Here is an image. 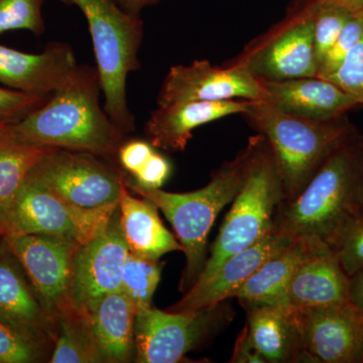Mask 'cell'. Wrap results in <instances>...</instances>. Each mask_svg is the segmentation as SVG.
Wrapping results in <instances>:
<instances>
[{
  "label": "cell",
  "instance_id": "8fae6325",
  "mask_svg": "<svg viewBox=\"0 0 363 363\" xmlns=\"http://www.w3.org/2000/svg\"><path fill=\"white\" fill-rule=\"evenodd\" d=\"M11 255L20 262L45 311L57 321L58 312L71 302L73 262L81 245L40 234L4 236Z\"/></svg>",
  "mask_w": 363,
  "mask_h": 363
},
{
  "label": "cell",
  "instance_id": "7bdbcfd3",
  "mask_svg": "<svg viewBox=\"0 0 363 363\" xmlns=\"http://www.w3.org/2000/svg\"><path fill=\"white\" fill-rule=\"evenodd\" d=\"M4 235V233H2L1 227H0V238Z\"/></svg>",
  "mask_w": 363,
  "mask_h": 363
},
{
  "label": "cell",
  "instance_id": "d4e9b609",
  "mask_svg": "<svg viewBox=\"0 0 363 363\" xmlns=\"http://www.w3.org/2000/svg\"><path fill=\"white\" fill-rule=\"evenodd\" d=\"M57 323L58 332L50 362H104L91 327L89 313L69 302L60 309Z\"/></svg>",
  "mask_w": 363,
  "mask_h": 363
},
{
  "label": "cell",
  "instance_id": "9a60e30c",
  "mask_svg": "<svg viewBox=\"0 0 363 363\" xmlns=\"http://www.w3.org/2000/svg\"><path fill=\"white\" fill-rule=\"evenodd\" d=\"M70 45L54 42L40 54L0 45V83L38 96H51L78 68Z\"/></svg>",
  "mask_w": 363,
  "mask_h": 363
},
{
  "label": "cell",
  "instance_id": "4fadbf2b",
  "mask_svg": "<svg viewBox=\"0 0 363 363\" xmlns=\"http://www.w3.org/2000/svg\"><path fill=\"white\" fill-rule=\"evenodd\" d=\"M259 79L242 67L226 63L214 66L208 60H196L190 65L171 67L161 90L157 105L187 101L260 100Z\"/></svg>",
  "mask_w": 363,
  "mask_h": 363
},
{
  "label": "cell",
  "instance_id": "3957f363",
  "mask_svg": "<svg viewBox=\"0 0 363 363\" xmlns=\"http://www.w3.org/2000/svg\"><path fill=\"white\" fill-rule=\"evenodd\" d=\"M247 160L248 149L245 147L233 160L216 169L205 187L193 192H166L124 180L126 187L154 203L171 222L186 257L180 283L182 293L192 288L204 269L208 234L221 210L238 195L245 180Z\"/></svg>",
  "mask_w": 363,
  "mask_h": 363
},
{
  "label": "cell",
  "instance_id": "5b68a950",
  "mask_svg": "<svg viewBox=\"0 0 363 363\" xmlns=\"http://www.w3.org/2000/svg\"><path fill=\"white\" fill-rule=\"evenodd\" d=\"M247 147L245 180L195 284L206 281L231 255L252 247L274 230V214L285 200L278 164L264 135L250 136Z\"/></svg>",
  "mask_w": 363,
  "mask_h": 363
},
{
  "label": "cell",
  "instance_id": "603a6c76",
  "mask_svg": "<svg viewBox=\"0 0 363 363\" xmlns=\"http://www.w3.org/2000/svg\"><path fill=\"white\" fill-rule=\"evenodd\" d=\"M118 209L124 240L133 255L159 259L166 253L183 252L179 240L162 224L156 205L145 198L138 199L131 196L125 182Z\"/></svg>",
  "mask_w": 363,
  "mask_h": 363
},
{
  "label": "cell",
  "instance_id": "9c48e42d",
  "mask_svg": "<svg viewBox=\"0 0 363 363\" xmlns=\"http://www.w3.org/2000/svg\"><path fill=\"white\" fill-rule=\"evenodd\" d=\"M233 316L224 301L192 312H164L154 307L136 312L135 362H180L189 351L230 323Z\"/></svg>",
  "mask_w": 363,
  "mask_h": 363
},
{
  "label": "cell",
  "instance_id": "d6986e66",
  "mask_svg": "<svg viewBox=\"0 0 363 363\" xmlns=\"http://www.w3.org/2000/svg\"><path fill=\"white\" fill-rule=\"evenodd\" d=\"M262 98L279 111L311 118H334L362 107L330 80L319 77L262 80Z\"/></svg>",
  "mask_w": 363,
  "mask_h": 363
},
{
  "label": "cell",
  "instance_id": "f1b7e54d",
  "mask_svg": "<svg viewBox=\"0 0 363 363\" xmlns=\"http://www.w3.org/2000/svg\"><path fill=\"white\" fill-rule=\"evenodd\" d=\"M45 0H0V35L26 30L33 35L45 32L43 6Z\"/></svg>",
  "mask_w": 363,
  "mask_h": 363
},
{
  "label": "cell",
  "instance_id": "ac0fdd59",
  "mask_svg": "<svg viewBox=\"0 0 363 363\" xmlns=\"http://www.w3.org/2000/svg\"><path fill=\"white\" fill-rule=\"evenodd\" d=\"M253 100L187 101L157 105L145 124L147 140L157 149L183 152L199 126L247 111Z\"/></svg>",
  "mask_w": 363,
  "mask_h": 363
},
{
  "label": "cell",
  "instance_id": "4dcf8cb0",
  "mask_svg": "<svg viewBox=\"0 0 363 363\" xmlns=\"http://www.w3.org/2000/svg\"><path fill=\"white\" fill-rule=\"evenodd\" d=\"M363 35V7L351 13L334 45L322 60L317 77L327 79L337 71L346 55Z\"/></svg>",
  "mask_w": 363,
  "mask_h": 363
},
{
  "label": "cell",
  "instance_id": "8992f818",
  "mask_svg": "<svg viewBox=\"0 0 363 363\" xmlns=\"http://www.w3.org/2000/svg\"><path fill=\"white\" fill-rule=\"evenodd\" d=\"M76 6L87 20L96 70L104 96V111L124 135L135 128L126 83L140 68L138 52L145 26L140 16L130 13L117 0H63Z\"/></svg>",
  "mask_w": 363,
  "mask_h": 363
},
{
  "label": "cell",
  "instance_id": "1f68e13d",
  "mask_svg": "<svg viewBox=\"0 0 363 363\" xmlns=\"http://www.w3.org/2000/svg\"><path fill=\"white\" fill-rule=\"evenodd\" d=\"M327 80L335 83L363 107V35Z\"/></svg>",
  "mask_w": 363,
  "mask_h": 363
},
{
  "label": "cell",
  "instance_id": "d6a6232c",
  "mask_svg": "<svg viewBox=\"0 0 363 363\" xmlns=\"http://www.w3.org/2000/svg\"><path fill=\"white\" fill-rule=\"evenodd\" d=\"M49 97L0 88V124L13 123L21 121L40 105L44 104Z\"/></svg>",
  "mask_w": 363,
  "mask_h": 363
},
{
  "label": "cell",
  "instance_id": "4316f807",
  "mask_svg": "<svg viewBox=\"0 0 363 363\" xmlns=\"http://www.w3.org/2000/svg\"><path fill=\"white\" fill-rule=\"evenodd\" d=\"M161 274L162 264L159 259H145L128 252L123 267L121 291L133 302L136 312L152 307Z\"/></svg>",
  "mask_w": 363,
  "mask_h": 363
},
{
  "label": "cell",
  "instance_id": "484cf974",
  "mask_svg": "<svg viewBox=\"0 0 363 363\" xmlns=\"http://www.w3.org/2000/svg\"><path fill=\"white\" fill-rule=\"evenodd\" d=\"M50 150L0 138V217L20 192L33 167Z\"/></svg>",
  "mask_w": 363,
  "mask_h": 363
},
{
  "label": "cell",
  "instance_id": "e0dca14e",
  "mask_svg": "<svg viewBox=\"0 0 363 363\" xmlns=\"http://www.w3.org/2000/svg\"><path fill=\"white\" fill-rule=\"evenodd\" d=\"M350 281L337 253L316 247L301 262L274 305L303 310L350 302Z\"/></svg>",
  "mask_w": 363,
  "mask_h": 363
},
{
  "label": "cell",
  "instance_id": "ab89813d",
  "mask_svg": "<svg viewBox=\"0 0 363 363\" xmlns=\"http://www.w3.org/2000/svg\"><path fill=\"white\" fill-rule=\"evenodd\" d=\"M319 1L323 2V4H336V6L345 7L352 11L363 7V0H319Z\"/></svg>",
  "mask_w": 363,
  "mask_h": 363
},
{
  "label": "cell",
  "instance_id": "7c38bea8",
  "mask_svg": "<svg viewBox=\"0 0 363 363\" xmlns=\"http://www.w3.org/2000/svg\"><path fill=\"white\" fill-rule=\"evenodd\" d=\"M128 252L117 207L104 228L76 252L70 285L73 305L88 312L106 294L121 291Z\"/></svg>",
  "mask_w": 363,
  "mask_h": 363
},
{
  "label": "cell",
  "instance_id": "7a4b0ae2",
  "mask_svg": "<svg viewBox=\"0 0 363 363\" xmlns=\"http://www.w3.org/2000/svg\"><path fill=\"white\" fill-rule=\"evenodd\" d=\"M100 92L96 68L79 65L44 104L21 121L0 124V138L26 147L116 156L124 133L100 105Z\"/></svg>",
  "mask_w": 363,
  "mask_h": 363
},
{
  "label": "cell",
  "instance_id": "d590c367",
  "mask_svg": "<svg viewBox=\"0 0 363 363\" xmlns=\"http://www.w3.org/2000/svg\"><path fill=\"white\" fill-rule=\"evenodd\" d=\"M155 152V147L150 142L135 140L123 143L117 156L123 168L133 176L145 166Z\"/></svg>",
  "mask_w": 363,
  "mask_h": 363
},
{
  "label": "cell",
  "instance_id": "ba28073f",
  "mask_svg": "<svg viewBox=\"0 0 363 363\" xmlns=\"http://www.w3.org/2000/svg\"><path fill=\"white\" fill-rule=\"evenodd\" d=\"M117 207H78L28 178L0 217V227L4 236L40 234L83 245L104 228Z\"/></svg>",
  "mask_w": 363,
  "mask_h": 363
},
{
  "label": "cell",
  "instance_id": "30bf717a",
  "mask_svg": "<svg viewBox=\"0 0 363 363\" xmlns=\"http://www.w3.org/2000/svg\"><path fill=\"white\" fill-rule=\"evenodd\" d=\"M98 157L79 150L52 149L28 178L78 207L97 209L118 204L124 178Z\"/></svg>",
  "mask_w": 363,
  "mask_h": 363
},
{
  "label": "cell",
  "instance_id": "5bb4252c",
  "mask_svg": "<svg viewBox=\"0 0 363 363\" xmlns=\"http://www.w3.org/2000/svg\"><path fill=\"white\" fill-rule=\"evenodd\" d=\"M306 352L315 362L357 363L363 312L351 302L296 310Z\"/></svg>",
  "mask_w": 363,
  "mask_h": 363
},
{
  "label": "cell",
  "instance_id": "cb8c5ba5",
  "mask_svg": "<svg viewBox=\"0 0 363 363\" xmlns=\"http://www.w3.org/2000/svg\"><path fill=\"white\" fill-rule=\"evenodd\" d=\"M314 248L316 247L303 241L293 240L288 247L267 259L231 298H238L241 306L274 305L294 272Z\"/></svg>",
  "mask_w": 363,
  "mask_h": 363
},
{
  "label": "cell",
  "instance_id": "b9f144b4",
  "mask_svg": "<svg viewBox=\"0 0 363 363\" xmlns=\"http://www.w3.org/2000/svg\"><path fill=\"white\" fill-rule=\"evenodd\" d=\"M161 1V0H149V6L157 4V2Z\"/></svg>",
  "mask_w": 363,
  "mask_h": 363
},
{
  "label": "cell",
  "instance_id": "ffe728a7",
  "mask_svg": "<svg viewBox=\"0 0 363 363\" xmlns=\"http://www.w3.org/2000/svg\"><path fill=\"white\" fill-rule=\"evenodd\" d=\"M23 269L16 257H0V321L55 345L58 323L45 311Z\"/></svg>",
  "mask_w": 363,
  "mask_h": 363
},
{
  "label": "cell",
  "instance_id": "277c9868",
  "mask_svg": "<svg viewBox=\"0 0 363 363\" xmlns=\"http://www.w3.org/2000/svg\"><path fill=\"white\" fill-rule=\"evenodd\" d=\"M242 116L269 143L283 182L284 201L300 194L334 147L355 128L347 114L311 118L279 111L262 100H253Z\"/></svg>",
  "mask_w": 363,
  "mask_h": 363
},
{
  "label": "cell",
  "instance_id": "74e56055",
  "mask_svg": "<svg viewBox=\"0 0 363 363\" xmlns=\"http://www.w3.org/2000/svg\"><path fill=\"white\" fill-rule=\"evenodd\" d=\"M350 301L363 312V269L350 277Z\"/></svg>",
  "mask_w": 363,
  "mask_h": 363
},
{
  "label": "cell",
  "instance_id": "f546056e",
  "mask_svg": "<svg viewBox=\"0 0 363 363\" xmlns=\"http://www.w3.org/2000/svg\"><path fill=\"white\" fill-rule=\"evenodd\" d=\"M49 346L0 321V363L40 362Z\"/></svg>",
  "mask_w": 363,
  "mask_h": 363
},
{
  "label": "cell",
  "instance_id": "6da1fadb",
  "mask_svg": "<svg viewBox=\"0 0 363 363\" xmlns=\"http://www.w3.org/2000/svg\"><path fill=\"white\" fill-rule=\"evenodd\" d=\"M363 220V136H344L297 197L279 205L274 228L291 240L337 252L346 233Z\"/></svg>",
  "mask_w": 363,
  "mask_h": 363
},
{
  "label": "cell",
  "instance_id": "8d00e7d4",
  "mask_svg": "<svg viewBox=\"0 0 363 363\" xmlns=\"http://www.w3.org/2000/svg\"><path fill=\"white\" fill-rule=\"evenodd\" d=\"M229 362L234 363H266V360L255 347L248 334L247 326L236 339L233 357Z\"/></svg>",
  "mask_w": 363,
  "mask_h": 363
},
{
  "label": "cell",
  "instance_id": "83f0119b",
  "mask_svg": "<svg viewBox=\"0 0 363 363\" xmlns=\"http://www.w3.org/2000/svg\"><path fill=\"white\" fill-rule=\"evenodd\" d=\"M352 13V11L345 7L336 6V4H323L316 0L313 25H314V45L318 69Z\"/></svg>",
  "mask_w": 363,
  "mask_h": 363
},
{
  "label": "cell",
  "instance_id": "e575fe53",
  "mask_svg": "<svg viewBox=\"0 0 363 363\" xmlns=\"http://www.w3.org/2000/svg\"><path fill=\"white\" fill-rule=\"evenodd\" d=\"M171 171L172 167L168 159L155 152L145 166L133 176V181L140 187L161 189L171 175Z\"/></svg>",
  "mask_w": 363,
  "mask_h": 363
},
{
  "label": "cell",
  "instance_id": "f35d334b",
  "mask_svg": "<svg viewBox=\"0 0 363 363\" xmlns=\"http://www.w3.org/2000/svg\"><path fill=\"white\" fill-rule=\"evenodd\" d=\"M121 6L130 13L140 16L143 9L149 6V0H117Z\"/></svg>",
  "mask_w": 363,
  "mask_h": 363
},
{
  "label": "cell",
  "instance_id": "836d02e7",
  "mask_svg": "<svg viewBox=\"0 0 363 363\" xmlns=\"http://www.w3.org/2000/svg\"><path fill=\"white\" fill-rule=\"evenodd\" d=\"M339 262L348 277L363 269V220L346 233L337 250Z\"/></svg>",
  "mask_w": 363,
  "mask_h": 363
},
{
  "label": "cell",
  "instance_id": "2e32d148",
  "mask_svg": "<svg viewBox=\"0 0 363 363\" xmlns=\"http://www.w3.org/2000/svg\"><path fill=\"white\" fill-rule=\"evenodd\" d=\"M292 241L274 228L252 247L228 257L206 281L195 284L189 289L183 298L169 308V311H196L231 298L267 259L288 247Z\"/></svg>",
  "mask_w": 363,
  "mask_h": 363
},
{
  "label": "cell",
  "instance_id": "44dd1931",
  "mask_svg": "<svg viewBox=\"0 0 363 363\" xmlns=\"http://www.w3.org/2000/svg\"><path fill=\"white\" fill-rule=\"evenodd\" d=\"M247 328L267 362H315L304 348L296 310L278 305H245Z\"/></svg>",
  "mask_w": 363,
  "mask_h": 363
},
{
  "label": "cell",
  "instance_id": "52a82bcc",
  "mask_svg": "<svg viewBox=\"0 0 363 363\" xmlns=\"http://www.w3.org/2000/svg\"><path fill=\"white\" fill-rule=\"evenodd\" d=\"M315 6L316 0H295L283 20L248 43L227 63L242 67L262 80L317 77Z\"/></svg>",
  "mask_w": 363,
  "mask_h": 363
},
{
  "label": "cell",
  "instance_id": "60d3db41",
  "mask_svg": "<svg viewBox=\"0 0 363 363\" xmlns=\"http://www.w3.org/2000/svg\"><path fill=\"white\" fill-rule=\"evenodd\" d=\"M357 363H363V339H362V347H360L359 353H358Z\"/></svg>",
  "mask_w": 363,
  "mask_h": 363
},
{
  "label": "cell",
  "instance_id": "7402d4cb",
  "mask_svg": "<svg viewBox=\"0 0 363 363\" xmlns=\"http://www.w3.org/2000/svg\"><path fill=\"white\" fill-rule=\"evenodd\" d=\"M102 362H130L135 350L136 310L123 291L106 294L88 311Z\"/></svg>",
  "mask_w": 363,
  "mask_h": 363
}]
</instances>
